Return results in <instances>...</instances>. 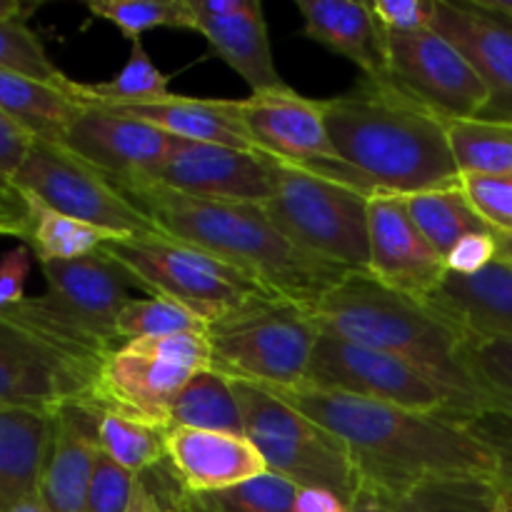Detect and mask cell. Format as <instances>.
Listing matches in <instances>:
<instances>
[{
    "label": "cell",
    "mask_w": 512,
    "mask_h": 512,
    "mask_svg": "<svg viewBox=\"0 0 512 512\" xmlns=\"http://www.w3.org/2000/svg\"><path fill=\"white\" fill-rule=\"evenodd\" d=\"M295 8L303 15L305 38L358 65L363 78L388 75L385 30L373 5L360 0H298Z\"/></svg>",
    "instance_id": "obj_22"
},
{
    "label": "cell",
    "mask_w": 512,
    "mask_h": 512,
    "mask_svg": "<svg viewBox=\"0 0 512 512\" xmlns=\"http://www.w3.org/2000/svg\"><path fill=\"white\" fill-rule=\"evenodd\" d=\"M55 410L0 408V512L38 498Z\"/></svg>",
    "instance_id": "obj_24"
},
{
    "label": "cell",
    "mask_w": 512,
    "mask_h": 512,
    "mask_svg": "<svg viewBox=\"0 0 512 512\" xmlns=\"http://www.w3.org/2000/svg\"><path fill=\"white\" fill-rule=\"evenodd\" d=\"M145 183L203 200L265 205L278 185V160L258 150L178 140L158 173Z\"/></svg>",
    "instance_id": "obj_16"
},
{
    "label": "cell",
    "mask_w": 512,
    "mask_h": 512,
    "mask_svg": "<svg viewBox=\"0 0 512 512\" xmlns=\"http://www.w3.org/2000/svg\"><path fill=\"white\" fill-rule=\"evenodd\" d=\"M370 198L355 185L278 160V185L263 208L303 253L345 273H368Z\"/></svg>",
    "instance_id": "obj_7"
},
{
    "label": "cell",
    "mask_w": 512,
    "mask_h": 512,
    "mask_svg": "<svg viewBox=\"0 0 512 512\" xmlns=\"http://www.w3.org/2000/svg\"><path fill=\"white\" fill-rule=\"evenodd\" d=\"M303 385L398 405L418 413L450 415L440 390L408 363L390 358L380 350L335 338L323 330L315 343L308 378Z\"/></svg>",
    "instance_id": "obj_15"
},
{
    "label": "cell",
    "mask_w": 512,
    "mask_h": 512,
    "mask_svg": "<svg viewBox=\"0 0 512 512\" xmlns=\"http://www.w3.org/2000/svg\"><path fill=\"white\" fill-rule=\"evenodd\" d=\"M8 512H48V510H45V505L40 503V498H30V500H25V503H20L18 508H13Z\"/></svg>",
    "instance_id": "obj_56"
},
{
    "label": "cell",
    "mask_w": 512,
    "mask_h": 512,
    "mask_svg": "<svg viewBox=\"0 0 512 512\" xmlns=\"http://www.w3.org/2000/svg\"><path fill=\"white\" fill-rule=\"evenodd\" d=\"M170 428L245 435L233 383L213 368L195 375L170 408Z\"/></svg>",
    "instance_id": "obj_28"
},
{
    "label": "cell",
    "mask_w": 512,
    "mask_h": 512,
    "mask_svg": "<svg viewBox=\"0 0 512 512\" xmlns=\"http://www.w3.org/2000/svg\"><path fill=\"white\" fill-rule=\"evenodd\" d=\"M40 270L45 295L25 298L20 308L80 353L103 360L118 348L115 323L120 310L135 300L133 275L103 250L88 258L40 263Z\"/></svg>",
    "instance_id": "obj_9"
},
{
    "label": "cell",
    "mask_w": 512,
    "mask_h": 512,
    "mask_svg": "<svg viewBox=\"0 0 512 512\" xmlns=\"http://www.w3.org/2000/svg\"><path fill=\"white\" fill-rule=\"evenodd\" d=\"M503 485L480 478L430 480L400 493H375L383 512H493Z\"/></svg>",
    "instance_id": "obj_30"
},
{
    "label": "cell",
    "mask_w": 512,
    "mask_h": 512,
    "mask_svg": "<svg viewBox=\"0 0 512 512\" xmlns=\"http://www.w3.org/2000/svg\"><path fill=\"white\" fill-rule=\"evenodd\" d=\"M498 258V235L488 230V233H473L460 240L445 258V265H448V273L470 278V275L483 273Z\"/></svg>",
    "instance_id": "obj_43"
},
{
    "label": "cell",
    "mask_w": 512,
    "mask_h": 512,
    "mask_svg": "<svg viewBox=\"0 0 512 512\" xmlns=\"http://www.w3.org/2000/svg\"><path fill=\"white\" fill-rule=\"evenodd\" d=\"M233 108L258 153L365 190L330 143L325 100L305 98L285 85L280 90L233 100Z\"/></svg>",
    "instance_id": "obj_13"
},
{
    "label": "cell",
    "mask_w": 512,
    "mask_h": 512,
    "mask_svg": "<svg viewBox=\"0 0 512 512\" xmlns=\"http://www.w3.org/2000/svg\"><path fill=\"white\" fill-rule=\"evenodd\" d=\"M88 10L98 20L115 25L130 43H140L155 28L195 30L190 0H93Z\"/></svg>",
    "instance_id": "obj_35"
},
{
    "label": "cell",
    "mask_w": 512,
    "mask_h": 512,
    "mask_svg": "<svg viewBox=\"0 0 512 512\" xmlns=\"http://www.w3.org/2000/svg\"><path fill=\"white\" fill-rule=\"evenodd\" d=\"M370 270L375 280L410 298L428 300L448 278L445 258L425 240L405 198L375 193L368 203Z\"/></svg>",
    "instance_id": "obj_18"
},
{
    "label": "cell",
    "mask_w": 512,
    "mask_h": 512,
    "mask_svg": "<svg viewBox=\"0 0 512 512\" xmlns=\"http://www.w3.org/2000/svg\"><path fill=\"white\" fill-rule=\"evenodd\" d=\"M30 260H33V250L28 245H18L0 255V308H10L25 300Z\"/></svg>",
    "instance_id": "obj_44"
},
{
    "label": "cell",
    "mask_w": 512,
    "mask_h": 512,
    "mask_svg": "<svg viewBox=\"0 0 512 512\" xmlns=\"http://www.w3.org/2000/svg\"><path fill=\"white\" fill-rule=\"evenodd\" d=\"M465 358L480 388L493 400L495 418L512 425V343L468 335Z\"/></svg>",
    "instance_id": "obj_38"
},
{
    "label": "cell",
    "mask_w": 512,
    "mask_h": 512,
    "mask_svg": "<svg viewBox=\"0 0 512 512\" xmlns=\"http://www.w3.org/2000/svg\"><path fill=\"white\" fill-rule=\"evenodd\" d=\"M498 253L512 265V235H498Z\"/></svg>",
    "instance_id": "obj_55"
},
{
    "label": "cell",
    "mask_w": 512,
    "mask_h": 512,
    "mask_svg": "<svg viewBox=\"0 0 512 512\" xmlns=\"http://www.w3.org/2000/svg\"><path fill=\"white\" fill-rule=\"evenodd\" d=\"M118 188L140 213L148 215L160 235L193 245L233 268L245 270L270 293L305 308L348 275L303 253L273 223L263 205L193 198L158 183Z\"/></svg>",
    "instance_id": "obj_4"
},
{
    "label": "cell",
    "mask_w": 512,
    "mask_h": 512,
    "mask_svg": "<svg viewBox=\"0 0 512 512\" xmlns=\"http://www.w3.org/2000/svg\"><path fill=\"white\" fill-rule=\"evenodd\" d=\"M433 28L468 58L488 90L478 120L512 123V20L480 0H435Z\"/></svg>",
    "instance_id": "obj_19"
},
{
    "label": "cell",
    "mask_w": 512,
    "mask_h": 512,
    "mask_svg": "<svg viewBox=\"0 0 512 512\" xmlns=\"http://www.w3.org/2000/svg\"><path fill=\"white\" fill-rule=\"evenodd\" d=\"M195 30L205 38L210 55H215L230 70H235L248 83L250 93H268V90L285 88L283 78L273 63L268 23H265L260 0L238 18H195Z\"/></svg>",
    "instance_id": "obj_26"
},
{
    "label": "cell",
    "mask_w": 512,
    "mask_h": 512,
    "mask_svg": "<svg viewBox=\"0 0 512 512\" xmlns=\"http://www.w3.org/2000/svg\"><path fill=\"white\" fill-rule=\"evenodd\" d=\"M325 125L338 158L370 195H408L460 183L448 120L390 78H360L325 100Z\"/></svg>",
    "instance_id": "obj_3"
},
{
    "label": "cell",
    "mask_w": 512,
    "mask_h": 512,
    "mask_svg": "<svg viewBox=\"0 0 512 512\" xmlns=\"http://www.w3.org/2000/svg\"><path fill=\"white\" fill-rule=\"evenodd\" d=\"M170 75L163 73L145 50L143 40L133 43L128 60L110 80L103 83H78L75 93L83 103L120 108V105H140L165 100L170 93Z\"/></svg>",
    "instance_id": "obj_32"
},
{
    "label": "cell",
    "mask_w": 512,
    "mask_h": 512,
    "mask_svg": "<svg viewBox=\"0 0 512 512\" xmlns=\"http://www.w3.org/2000/svg\"><path fill=\"white\" fill-rule=\"evenodd\" d=\"M448 140L460 175H512V123L453 120Z\"/></svg>",
    "instance_id": "obj_34"
},
{
    "label": "cell",
    "mask_w": 512,
    "mask_h": 512,
    "mask_svg": "<svg viewBox=\"0 0 512 512\" xmlns=\"http://www.w3.org/2000/svg\"><path fill=\"white\" fill-rule=\"evenodd\" d=\"M30 230V200L15 188V183L0 188V238H28Z\"/></svg>",
    "instance_id": "obj_46"
},
{
    "label": "cell",
    "mask_w": 512,
    "mask_h": 512,
    "mask_svg": "<svg viewBox=\"0 0 512 512\" xmlns=\"http://www.w3.org/2000/svg\"><path fill=\"white\" fill-rule=\"evenodd\" d=\"M13 183V180H5V178H0V188H5V185H10Z\"/></svg>",
    "instance_id": "obj_58"
},
{
    "label": "cell",
    "mask_w": 512,
    "mask_h": 512,
    "mask_svg": "<svg viewBox=\"0 0 512 512\" xmlns=\"http://www.w3.org/2000/svg\"><path fill=\"white\" fill-rule=\"evenodd\" d=\"M35 140L38 138L28 128L0 110V178L13 180Z\"/></svg>",
    "instance_id": "obj_45"
},
{
    "label": "cell",
    "mask_w": 512,
    "mask_h": 512,
    "mask_svg": "<svg viewBox=\"0 0 512 512\" xmlns=\"http://www.w3.org/2000/svg\"><path fill=\"white\" fill-rule=\"evenodd\" d=\"M13 183L25 198L95 225L113 238L160 235L108 175L53 140H35Z\"/></svg>",
    "instance_id": "obj_12"
},
{
    "label": "cell",
    "mask_w": 512,
    "mask_h": 512,
    "mask_svg": "<svg viewBox=\"0 0 512 512\" xmlns=\"http://www.w3.org/2000/svg\"><path fill=\"white\" fill-rule=\"evenodd\" d=\"M128 512H168L165 473L160 475V478H150V473L138 475Z\"/></svg>",
    "instance_id": "obj_47"
},
{
    "label": "cell",
    "mask_w": 512,
    "mask_h": 512,
    "mask_svg": "<svg viewBox=\"0 0 512 512\" xmlns=\"http://www.w3.org/2000/svg\"><path fill=\"white\" fill-rule=\"evenodd\" d=\"M268 393L338 435L350 450L360 485L375 493H400L430 480L450 478H480L503 485L505 463L500 450L463 420L313 385Z\"/></svg>",
    "instance_id": "obj_1"
},
{
    "label": "cell",
    "mask_w": 512,
    "mask_h": 512,
    "mask_svg": "<svg viewBox=\"0 0 512 512\" xmlns=\"http://www.w3.org/2000/svg\"><path fill=\"white\" fill-rule=\"evenodd\" d=\"M165 468L190 495L233 488L268 473L263 455L245 435L190 428L165 433Z\"/></svg>",
    "instance_id": "obj_20"
},
{
    "label": "cell",
    "mask_w": 512,
    "mask_h": 512,
    "mask_svg": "<svg viewBox=\"0 0 512 512\" xmlns=\"http://www.w3.org/2000/svg\"><path fill=\"white\" fill-rule=\"evenodd\" d=\"M98 458V408L75 403L55 410L53 443L38 493L45 510L88 512V490Z\"/></svg>",
    "instance_id": "obj_21"
},
{
    "label": "cell",
    "mask_w": 512,
    "mask_h": 512,
    "mask_svg": "<svg viewBox=\"0 0 512 512\" xmlns=\"http://www.w3.org/2000/svg\"><path fill=\"white\" fill-rule=\"evenodd\" d=\"M408 213L413 223L418 225L420 233L425 235L430 245L438 250L443 258H448L450 250L460 243L463 238L473 233H488V225L483 223L470 200L465 198L463 188L453 185V188L428 190V193L408 195L405 198Z\"/></svg>",
    "instance_id": "obj_29"
},
{
    "label": "cell",
    "mask_w": 512,
    "mask_h": 512,
    "mask_svg": "<svg viewBox=\"0 0 512 512\" xmlns=\"http://www.w3.org/2000/svg\"><path fill=\"white\" fill-rule=\"evenodd\" d=\"M370 5L385 33H418L433 28L435 0H373Z\"/></svg>",
    "instance_id": "obj_42"
},
{
    "label": "cell",
    "mask_w": 512,
    "mask_h": 512,
    "mask_svg": "<svg viewBox=\"0 0 512 512\" xmlns=\"http://www.w3.org/2000/svg\"><path fill=\"white\" fill-rule=\"evenodd\" d=\"M480 3L488 10H493V13H500L512 20V0H480Z\"/></svg>",
    "instance_id": "obj_53"
},
{
    "label": "cell",
    "mask_w": 512,
    "mask_h": 512,
    "mask_svg": "<svg viewBox=\"0 0 512 512\" xmlns=\"http://www.w3.org/2000/svg\"><path fill=\"white\" fill-rule=\"evenodd\" d=\"M460 188L495 235H512V175H460Z\"/></svg>",
    "instance_id": "obj_40"
},
{
    "label": "cell",
    "mask_w": 512,
    "mask_h": 512,
    "mask_svg": "<svg viewBox=\"0 0 512 512\" xmlns=\"http://www.w3.org/2000/svg\"><path fill=\"white\" fill-rule=\"evenodd\" d=\"M208 368L210 343L205 330L120 343L100 360L93 408L168 430L170 408L180 390Z\"/></svg>",
    "instance_id": "obj_10"
},
{
    "label": "cell",
    "mask_w": 512,
    "mask_h": 512,
    "mask_svg": "<svg viewBox=\"0 0 512 512\" xmlns=\"http://www.w3.org/2000/svg\"><path fill=\"white\" fill-rule=\"evenodd\" d=\"M255 3L258 0H190V8H193L195 18L225 20L248 13Z\"/></svg>",
    "instance_id": "obj_49"
},
{
    "label": "cell",
    "mask_w": 512,
    "mask_h": 512,
    "mask_svg": "<svg viewBox=\"0 0 512 512\" xmlns=\"http://www.w3.org/2000/svg\"><path fill=\"white\" fill-rule=\"evenodd\" d=\"M58 143L108 175L115 185H135L158 173L178 138L118 110L83 103Z\"/></svg>",
    "instance_id": "obj_17"
},
{
    "label": "cell",
    "mask_w": 512,
    "mask_h": 512,
    "mask_svg": "<svg viewBox=\"0 0 512 512\" xmlns=\"http://www.w3.org/2000/svg\"><path fill=\"white\" fill-rule=\"evenodd\" d=\"M165 495H168V512H200L193 503H190L188 495L180 490V485L175 483L170 470H165Z\"/></svg>",
    "instance_id": "obj_50"
},
{
    "label": "cell",
    "mask_w": 512,
    "mask_h": 512,
    "mask_svg": "<svg viewBox=\"0 0 512 512\" xmlns=\"http://www.w3.org/2000/svg\"><path fill=\"white\" fill-rule=\"evenodd\" d=\"M165 433L158 425L98 410V440L103 455L133 475H145L165 463Z\"/></svg>",
    "instance_id": "obj_33"
},
{
    "label": "cell",
    "mask_w": 512,
    "mask_h": 512,
    "mask_svg": "<svg viewBox=\"0 0 512 512\" xmlns=\"http://www.w3.org/2000/svg\"><path fill=\"white\" fill-rule=\"evenodd\" d=\"M183 490V488H180ZM298 485L278 473H263L233 488L215 493L188 495L190 503L200 512H293Z\"/></svg>",
    "instance_id": "obj_36"
},
{
    "label": "cell",
    "mask_w": 512,
    "mask_h": 512,
    "mask_svg": "<svg viewBox=\"0 0 512 512\" xmlns=\"http://www.w3.org/2000/svg\"><path fill=\"white\" fill-rule=\"evenodd\" d=\"M293 512H350V503L323 488H300Z\"/></svg>",
    "instance_id": "obj_48"
},
{
    "label": "cell",
    "mask_w": 512,
    "mask_h": 512,
    "mask_svg": "<svg viewBox=\"0 0 512 512\" xmlns=\"http://www.w3.org/2000/svg\"><path fill=\"white\" fill-rule=\"evenodd\" d=\"M135 480L138 475L128 473L118 463L103 455L95 463L93 480L88 490V512H128L130 500H133Z\"/></svg>",
    "instance_id": "obj_41"
},
{
    "label": "cell",
    "mask_w": 512,
    "mask_h": 512,
    "mask_svg": "<svg viewBox=\"0 0 512 512\" xmlns=\"http://www.w3.org/2000/svg\"><path fill=\"white\" fill-rule=\"evenodd\" d=\"M100 360L75 350L18 305L0 308V408L93 405Z\"/></svg>",
    "instance_id": "obj_11"
},
{
    "label": "cell",
    "mask_w": 512,
    "mask_h": 512,
    "mask_svg": "<svg viewBox=\"0 0 512 512\" xmlns=\"http://www.w3.org/2000/svg\"><path fill=\"white\" fill-rule=\"evenodd\" d=\"M100 250L118 260L140 290L183 305L205 328L265 295H275L245 270L165 235L113 238Z\"/></svg>",
    "instance_id": "obj_6"
},
{
    "label": "cell",
    "mask_w": 512,
    "mask_h": 512,
    "mask_svg": "<svg viewBox=\"0 0 512 512\" xmlns=\"http://www.w3.org/2000/svg\"><path fill=\"white\" fill-rule=\"evenodd\" d=\"M503 488H510L512 490V473L508 475V480H505V483H503Z\"/></svg>",
    "instance_id": "obj_57"
},
{
    "label": "cell",
    "mask_w": 512,
    "mask_h": 512,
    "mask_svg": "<svg viewBox=\"0 0 512 512\" xmlns=\"http://www.w3.org/2000/svg\"><path fill=\"white\" fill-rule=\"evenodd\" d=\"M75 85L78 80H70L68 85H53L0 70V110L28 128L38 140L58 143L75 115L83 110V100L75 93Z\"/></svg>",
    "instance_id": "obj_27"
},
{
    "label": "cell",
    "mask_w": 512,
    "mask_h": 512,
    "mask_svg": "<svg viewBox=\"0 0 512 512\" xmlns=\"http://www.w3.org/2000/svg\"><path fill=\"white\" fill-rule=\"evenodd\" d=\"M423 303L468 335L512 343V265L508 260L498 258L470 278L448 273L443 285Z\"/></svg>",
    "instance_id": "obj_23"
},
{
    "label": "cell",
    "mask_w": 512,
    "mask_h": 512,
    "mask_svg": "<svg viewBox=\"0 0 512 512\" xmlns=\"http://www.w3.org/2000/svg\"><path fill=\"white\" fill-rule=\"evenodd\" d=\"M493 512H512V490L510 488L500 490L498 500H495Z\"/></svg>",
    "instance_id": "obj_54"
},
{
    "label": "cell",
    "mask_w": 512,
    "mask_h": 512,
    "mask_svg": "<svg viewBox=\"0 0 512 512\" xmlns=\"http://www.w3.org/2000/svg\"><path fill=\"white\" fill-rule=\"evenodd\" d=\"M110 110L145 120V123L168 133L170 138L255 150L230 98H188V95L173 93L165 100H155V103L120 105V108Z\"/></svg>",
    "instance_id": "obj_25"
},
{
    "label": "cell",
    "mask_w": 512,
    "mask_h": 512,
    "mask_svg": "<svg viewBox=\"0 0 512 512\" xmlns=\"http://www.w3.org/2000/svg\"><path fill=\"white\" fill-rule=\"evenodd\" d=\"M388 75L400 90L440 118L470 120L483 113L488 90L463 53L435 28L385 33Z\"/></svg>",
    "instance_id": "obj_14"
},
{
    "label": "cell",
    "mask_w": 512,
    "mask_h": 512,
    "mask_svg": "<svg viewBox=\"0 0 512 512\" xmlns=\"http://www.w3.org/2000/svg\"><path fill=\"white\" fill-rule=\"evenodd\" d=\"M323 333L398 358L430 380L463 423L495 418V405L465 358L468 333L428 303L388 288L370 273H348L308 305Z\"/></svg>",
    "instance_id": "obj_2"
},
{
    "label": "cell",
    "mask_w": 512,
    "mask_h": 512,
    "mask_svg": "<svg viewBox=\"0 0 512 512\" xmlns=\"http://www.w3.org/2000/svg\"><path fill=\"white\" fill-rule=\"evenodd\" d=\"M243 415V433L270 473L298 488H323L353 503L360 490L350 450L338 435L258 385L230 380Z\"/></svg>",
    "instance_id": "obj_8"
},
{
    "label": "cell",
    "mask_w": 512,
    "mask_h": 512,
    "mask_svg": "<svg viewBox=\"0 0 512 512\" xmlns=\"http://www.w3.org/2000/svg\"><path fill=\"white\" fill-rule=\"evenodd\" d=\"M108 240H113V235L105 230L80 223L30 200V230L25 245L33 250V258L38 263L88 258V255L100 253Z\"/></svg>",
    "instance_id": "obj_31"
},
{
    "label": "cell",
    "mask_w": 512,
    "mask_h": 512,
    "mask_svg": "<svg viewBox=\"0 0 512 512\" xmlns=\"http://www.w3.org/2000/svg\"><path fill=\"white\" fill-rule=\"evenodd\" d=\"M350 512H383L380 510V500L378 495H375V490L360 485L358 495H355V500L350 503Z\"/></svg>",
    "instance_id": "obj_51"
},
{
    "label": "cell",
    "mask_w": 512,
    "mask_h": 512,
    "mask_svg": "<svg viewBox=\"0 0 512 512\" xmlns=\"http://www.w3.org/2000/svg\"><path fill=\"white\" fill-rule=\"evenodd\" d=\"M210 368L265 390L295 388L308 378L320 328L300 303L265 295L208 325Z\"/></svg>",
    "instance_id": "obj_5"
},
{
    "label": "cell",
    "mask_w": 512,
    "mask_h": 512,
    "mask_svg": "<svg viewBox=\"0 0 512 512\" xmlns=\"http://www.w3.org/2000/svg\"><path fill=\"white\" fill-rule=\"evenodd\" d=\"M0 70L53 85L70 83L68 75L50 60L40 35L25 20H0Z\"/></svg>",
    "instance_id": "obj_39"
},
{
    "label": "cell",
    "mask_w": 512,
    "mask_h": 512,
    "mask_svg": "<svg viewBox=\"0 0 512 512\" xmlns=\"http://www.w3.org/2000/svg\"><path fill=\"white\" fill-rule=\"evenodd\" d=\"M33 8L23 5L20 0H0V20H25Z\"/></svg>",
    "instance_id": "obj_52"
},
{
    "label": "cell",
    "mask_w": 512,
    "mask_h": 512,
    "mask_svg": "<svg viewBox=\"0 0 512 512\" xmlns=\"http://www.w3.org/2000/svg\"><path fill=\"white\" fill-rule=\"evenodd\" d=\"M198 330H208L198 315L163 298L130 300L120 310L118 323H115V335H118L120 343L140 338H165V335L178 333H198Z\"/></svg>",
    "instance_id": "obj_37"
}]
</instances>
